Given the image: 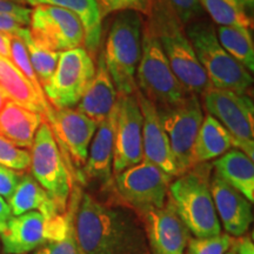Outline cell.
<instances>
[{
  "instance_id": "cell-1",
  "label": "cell",
  "mask_w": 254,
  "mask_h": 254,
  "mask_svg": "<svg viewBox=\"0 0 254 254\" xmlns=\"http://www.w3.org/2000/svg\"><path fill=\"white\" fill-rule=\"evenodd\" d=\"M73 228L80 254H151L138 218L90 193L80 195Z\"/></svg>"
},
{
  "instance_id": "cell-2",
  "label": "cell",
  "mask_w": 254,
  "mask_h": 254,
  "mask_svg": "<svg viewBox=\"0 0 254 254\" xmlns=\"http://www.w3.org/2000/svg\"><path fill=\"white\" fill-rule=\"evenodd\" d=\"M147 21L158 37L178 80L189 93L201 97L211 86L182 24L165 0H153Z\"/></svg>"
},
{
  "instance_id": "cell-3",
  "label": "cell",
  "mask_w": 254,
  "mask_h": 254,
  "mask_svg": "<svg viewBox=\"0 0 254 254\" xmlns=\"http://www.w3.org/2000/svg\"><path fill=\"white\" fill-rule=\"evenodd\" d=\"M212 165L199 164L177 177L168 187V199L190 234L209 238L221 234V226L209 190Z\"/></svg>"
},
{
  "instance_id": "cell-4",
  "label": "cell",
  "mask_w": 254,
  "mask_h": 254,
  "mask_svg": "<svg viewBox=\"0 0 254 254\" xmlns=\"http://www.w3.org/2000/svg\"><path fill=\"white\" fill-rule=\"evenodd\" d=\"M142 26L140 13L124 11L114 17L107 32L101 52L119 95H133L138 90L135 73L141 56Z\"/></svg>"
},
{
  "instance_id": "cell-5",
  "label": "cell",
  "mask_w": 254,
  "mask_h": 254,
  "mask_svg": "<svg viewBox=\"0 0 254 254\" xmlns=\"http://www.w3.org/2000/svg\"><path fill=\"white\" fill-rule=\"evenodd\" d=\"M185 27L186 36L211 86L218 90L246 94L253 84L252 75L220 45L212 23L199 18Z\"/></svg>"
},
{
  "instance_id": "cell-6",
  "label": "cell",
  "mask_w": 254,
  "mask_h": 254,
  "mask_svg": "<svg viewBox=\"0 0 254 254\" xmlns=\"http://www.w3.org/2000/svg\"><path fill=\"white\" fill-rule=\"evenodd\" d=\"M135 81L138 91L158 110L172 107L189 94L172 72L158 37L147 20L142 26L141 56Z\"/></svg>"
},
{
  "instance_id": "cell-7",
  "label": "cell",
  "mask_w": 254,
  "mask_h": 254,
  "mask_svg": "<svg viewBox=\"0 0 254 254\" xmlns=\"http://www.w3.org/2000/svg\"><path fill=\"white\" fill-rule=\"evenodd\" d=\"M71 209L65 213L45 218L39 212L32 211L12 217L7 228L0 236L2 252L5 254H27L40 249L47 243L63 240L73 230V220L77 209L79 194L77 190L71 194Z\"/></svg>"
},
{
  "instance_id": "cell-8",
  "label": "cell",
  "mask_w": 254,
  "mask_h": 254,
  "mask_svg": "<svg viewBox=\"0 0 254 254\" xmlns=\"http://www.w3.org/2000/svg\"><path fill=\"white\" fill-rule=\"evenodd\" d=\"M30 167L32 177L65 213L72 194V173L46 122L41 123L34 135Z\"/></svg>"
},
{
  "instance_id": "cell-9",
  "label": "cell",
  "mask_w": 254,
  "mask_h": 254,
  "mask_svg": "<svg viewBox=\"0 0 254 254\" xmlns=\"http://www.w3.org/2000/svg\"><path fill=\"white\" fill-rule=\"evenodd\" d=\"M207 114L231 135L232 146L254 159V106L247 94L209 87L201 95Z\"/></svg>"
},
{
  "instance_id": "cell-10",
  "label": "cell",
  "mask_w": 254,
  "mask_h": 254,
  "mask_svg": "<svg viewBox=\"0 0 254 254\" xmlns=\"http://www.w3.org/2000/svg\"><path fill=\"white\" fill-rule=\"evenodd\" d=\"M95 74V64L85 47L62 52L55 74L43 86L47 101L55 110L73 109Z\"/></svg>"
},
{
  "instance_id": "cell-11",
  "label": "cell",
  "mask_w": 254,
  "mask_h": 254,
  "mask_svg": "<svg viewBox=\"0 0 254 254\" xmlns=\"http://www.w3.org/2000/svg\"><path fill=\"white\" fill-rule=\"evenodd\" d=\"M158 112L170 141L179 177L195 166L193 146L204 120L202 105L198 95L189 93L179 104L158 110Z\"/></svg>"
},
{
  "instance_id": "cell-12",
  "label": "cell",
  "mask_w": 254,
  "mask_h": 254,
  "mask_svg": "<svg viewBox=\"0 0 254 254\" xmlns=\"http://www.w3.org/2000/svg\"><path fill=\"white\" fill-rule=\"evenodd\" d=\"M171 183L172 177L146 160L116 176V189L120 198L140 217L164 207Z\"/></svg>"
},
{
  "instance_id": "cell-13",
  "label": "cell",
  "mask_w": 254,
  "mask_h": 254,
  "mask_svg": "<svg viewBox=\"0 0 254 254\" xmlns=\"http://www.w3.org/2000/svg\"><path fill=\"white\" fill-rule=\"evenodd\" d=\"M31 39L52 52H65L84 44V28L72 12L49 5L34 6L30 19Z\"/></svg>"
},
{
  "instance_id": "cell-14",
  "label": "cell",
  "mask_w": 254,
  "mask_h": 254,
  "mask_svg": "<svg viewBox=\"0 0 254 254\" xmlns=\"http://www.w3.org/2000/svg\"><path fill=\"white\" fill-rule=\"evenodd\" d=\"M144 160L142 116L133 95H119L114 106V144L112 172L114 177Z\"/></svg>"
},
{
  "instance_id": "cell-15",
  "label": "cell",
  "mask_w": 254,
  "mask_h": 254,
  "mask_svg": "<svg viewBox=\"0 0 254 254\" xmlns=\"http://www.w3.org/2000/svg\"><path fill=\"white\" fill-rule=\"evenodd\" d=\"M45 122L49 124L68 168L73 165V170L81 172L98 123L74 109H53Z\"/></svg>"
},
{
  "instance_id": "cell-16",
  "label": "cell",
  "mask_w": 254,
  "mask_h": 254,
  "mask_svg": "<svg viewBox=\"0 0 254 254\" xmlns=\"http://www.w3.org/2000/svg\"><path fill=\"white\" fill-rule=\"evenodd\" d=\"M141 217L151 254H185L190 233L170 199L167 198L163 208L153 209Z\"/></svg>"
},
{
  "instance_id": "cell-17",
  "label": "cell",
  "mask_w": 254,
  "mask_h": 254,
  "mask_svg": "<svg viewBox=\"0 0 254 254\" xmlns=\"http://www.w3.org/2000/svg\"><path fill=\"white\" fill-rule=\"evenodd\" d=\"M142 116V153L144 160L153 164L170 177L177 178L178 170L170 141L165 132L157 106L140 92H135Z\"/></svg>"
},
{
  "instance_id": "cell-18",
  "label": "cell",
  "mask_w": 254,
  "mask_h": 254,
  "mask_svg": "<svg viewBox=\"0 0 254 254\" xmlns=\"http://www.w3.org/2000/svg\"><path fill=\"white\" fill-rule=\"evenodd\" d=\"M209 190L218 219L226 234L232 238L245 236L253 221L252 204L215 174L209 179Z\"/></svg>"
},
{
  "instance_id": "cell-19",
  "label": "cell",
  "mask_w": 254,
  "mask_h": 254,
  "mask_svg": "<svg viewBox=\"0 0 254 254\" xmlns=\"http://www.w3.org/2000/svg\"><path fill=\"white\" fill-rule=\"evenodd\" d=\"M116 106V105H114ZM114 144V107L106 119L98 124L97 131L92 138L85 166L79 180L98 183L106 187L112 182Z\"/></svg>"
},
{
  "instance_id": "cell-20",
  "label": "cell",
  "mask_w": 254,
  "mask_h": 254,
  "mask_svg": "<svg viewBox=\"0 0 254 254\" xmlns=\"http://www.w3.org/2000/svg\"><path fill=\"white\" fill-rule=\"evenodd\" d=\"M117 99L118 93L105 65L103 52H100L94 77L75 110L99 124L110 116Z\"/></svg>"
},
{
  "instance_id": "cell-21",
  "label": "cell",
  "mask_w": 254,
  "mask_h": 254,
  "mask_svg": "<svg viewBox=\"0 0 254 254\" xmlns=\"http://www.w3.org/2000/svg\"><path fill=\"white\" fill-rule=\"evenodd\" d=\"M26 5H49L72 12L84 28L85 50L93 57L100 46L103 34V14L98 0H26Z\"/></svg>"
},
{
  "instance_id": "cell-22",
  "label": "cell",
  "mask_w": 254,
  "mask_h": 254,
  "mask_svg": "<svg viewBox=\"0 0 254 254\" xmlns=\"http://www.w3.org/2000/svg\"><path fill=\"white\" fill-rule=\"evenodd\" d=\"M0 86L8 95L9 100L24 109L41 114L44 122L52 112L53 107L40 99L26 77L11 60L4 57H0Z\"/></svg>"
},
{
  "instance_id": "cell-23",
  "label": "cell",
  "mask_w": 254,
  "mask_h": 254,
  "mask_svg": "<svg viewBox=\"0 0 254 254\" xmlns=\"http://www.w3.org/2000/svg\"><path fill=\"white\" fill-rule=\"evenodd\" d=\"M43 122L41 114L9 100L0 111V136L27 150L32 147L37 129Z\"/></svg>"
},
{
  "instance_id": "cell-24",
  "label": "cell",
  "mask_w": 254,
  "mask_h": 254,
  "mask_svg": "<svg viewBox=\"0 0 254 254\" xmlns=\"http://www.w3.org/2000/svg\"><path fill=\"white\" fill-rule=\"evenodd\" d=\"M214 174L237 190L252 204L254 201L253 160L239 150H230L213 163Z\"/></svg>"
},
{
  "instance_id": "cell-25",
  "label": "cell",
  "mask_w": 254,
  "mask_h": 254,
  "mask_svg": "<svg viewBox=\"0 0 254 254\" xmlns=\"http://www.w3.org/2000/svg\"><path fill=\"white\" fill-rule=\"evenodd\" d=\"M13 217L27 212H39L45 218L62 214L58 206L31 174H23L17 189L7 200Z\"/></svg>"
},
{
  "instance_id": "cell-26",
  "label": "cell",
  "mask_w": 254,
  "mask_h": 254,
  "mask_svg": "<svg viewBox=\"0 0 254 254\" xmlns=\"http://www.w3.org/2000/svg\"><path fill=\"white\" fill-rule=\"evenodd\" d=\"M232 139L224 126L212 116L205 117L193 146L194 164H206L230 151Z\"/></svg>"
},
{
  "instance_id": "cell-27",
  "label": "cell",
  "mask_w": 254,
  "mask_h": 254,
  "mask_svg": "<svg viewBox=\"0 0 254 254\" xmlns=\"http://www.w3.org/2000/svg\"><path fill=\"white\" fill-rule=\"evenodd\" d=\"M220 45L250 73L254 71V45L250 28L218 26L215 30Z\"/></svg>"
},
{
  "instance_id": "cell-28",
  "label": "cell",
  "mask_w": 254,
  "mask_h": 254,
  "mask_svg": "<svg viewBox=\"0 0 254 254\" xmlns=\"http://www.w3.org/2000/svg\"><path fill=\"white\" fill-rule=\"evenodd\" d=\"M204 11L219 26L252 27V19L236 0H199Z\"/></svg>"
},
{
  "instance_id": "cell-29",
  "label": "cell",
  "mask_w": 254,
  "mask_h": 254,
  "mask_svg": "<svg viewBox=\"0 0 254 254\" xmlns=\"http://www.w3.org/2000/svg\"><path fill=\"white\" fill-rule=\"evenodd\" d=\"M18 39L23 41L25 46H26L28 58H30L33 71L36 73L41 86H44V85H46L51 80L52 75L55 74L60 53L52 52V51L41 49V47L37 46L32 41L30 30L27 27L23 31V33H21V36Z\"/></svg>"
},
{
  "instance_id": "cell-30",
  "label": "cell",
  "mask_w": 254,
  "mask_h": 254,
  "mask_svg": "<svg viewBox=\"0 0 254 254\" xmlns=\"http://www.w3.org/2000/svg\"><path fill=\"white\" fill-rule=\"evenodd\" d=\"M9 60H11V62L19 68V71L26 77L27 80L30 81V84L32 85V87L36 91V93L39 95L40 99L45 104H49L45 94H44L43 86H41L39 80H38L36 73H34L33 67H32L31 65L26 46H25L23 41L15 37H11V58H9Z\"/></svg>"
},
{
  "instance_id": "cell-31",
  "label": "cell",
  "mask_w": 254,
  "mask_h": 254,
  "mask_svg": "<svg viewBox=\"0 0 254 254\" xmlns=\"http://www.w3.org/2000/svg\"><path fill=\"white\" fill-rule=\"evenodd\" d=\"M234 239L228 234H219L209 238H190L185 254H226Z\"/></svg>"
},
{
  "instance_id": "cell-32",
  "label": "cell",
  "mask_w": 254,
  "mask_h": 254,
  "mask_svg": "<svg viewBox=\"0 0 254 254\" xmlns=\"http://www.w3.org/2000/svg\"><path fill=\"white\" fill-rule=\"evenodd\" d=\"M31 153L18 147L13 142L0 136V165L11 170L23 172L30 168Z\"/></svg>"
},
{
  "instance_id": "cell-33",
  "label": "cell",
  "mask_w": 254,
  "mask_h": 254,
  "mask_svg": "<svg viewBox=\"0 0 254 254\" xmlns=\"http://www.w3.org/2000/svg\"><path fill=\"white\" fill-rule=\"evenodd\" d=\"M103 17L124 11H134L141 15L151 14L153 0H98Z\"/></svg>"
},
{
  "instance_id": "cell-34",
  "label": "cell",
  "mask_w": 254,
  "mask_h": 254,
  "mask_svg": "<svg viewBox=\"0 0 254 254\" xmlns=\"http://www.w3.org/2000/svg\"><path fill=\"white\" fill-rule=\"evenodd\" d=\"M184 27L193 20L201 18L202 9L199 0H165Z\"/></svg>"
},
{
  "instance_id": "cell-35",
  "label": "cell",
  "mask_w": 254,
  "mask_h": 254,
  "mask_svg": "<svg viewBox=\"0 0 254 254\" xmlns=\"http://www.w3.org/2000/svg\"><path fill=\"white\" fill-rule=\"evenodd\" d=\"M32 254H80L74 237V228L63 240L47 243Z\"/></svg>"
},
{
  "instance_id": "cell-36",
  "label": "cell",
  "mask_w": 254,
  "mask_h": 254,
  "mask_svg": "<svg viewBox=\"0 0 254 254\" xmlns=\"http://www.w3.org/2000/svg\"><path fill=\"white\" fill-rule=\"evenodd\" d=\"M21 177H23V173L0 165V196L5 200L11 198Z\"/></svg>"
},
{
  "instance_id": "cell-37",
  "label": "cell",
  "mask_w": 254,
  "mask_h": 254,
  "mask_svg": "<svg viewBox=\"0 0 254 254\" xmlns=\"http://www.w3.org/2000/svg\"><path fill=\"white\" fill-rule=\"evenodd\" d=\"M32 8L26 7L24 5L15 4L9 0H0V14L9 15L19 21L23 26L26 27L30 25Z\"/></svg>"
},
{
  "instance_id": "cell-38",
  "label": "cell",
  "mask_w": 254,
  "mask_h": 254,
  "mask_svg": "<svg viewBox=\"0 0 254 254\" xmlns=\"http://www.w3.org/2000/svg\"><path fill=\"white\" fill-rule=\"evenodd\" d=\"M25 28L26 27L23 26L14 18L9 17V15L0 14V32H2V33L8 34L11 37L19 38Z\"/></svg>"
},
{
  "instance_id": "cell-39",
  "label": "cell",
  "mask_w": 254,
  "mask_h": 254,
  "mask_svg": "<svg viewBox=\"0 0 254 254\" xmlns=\"http://www.w3.org/2000/svg\"><path fill=\"white\" fill-rule=\"evenodd\" d=\"M233 246V251L236 254H254L253 241L249 236L237 238V240H234Z\"/></svg>"
},
{
  "instance_id": "cell-40",
  "label": "cell",
  "mask_w": 254,
  "mask_h": 254,
  "mask_svg": "<svg viewBox=\"0 0 254 254\" xmlns=\"http://www.w3.org/2000/svg\"><path fill=\"white\" fill-rule=\"evenodd\" d=\"M12 217H13V214H12L8 202L0 196V236L6 231Z\"/></svg>"
},
{
  "instance_id": "cell-41",
  "label": "cell",
  "mask_w": 254,
  "mask_h": 254,
  "mask_svg": "<svg viewBox=\"0 0 254 254\" xmlns=\"http://www.w3.org/2000/svg\"><path fill=\"white\" fill-rule=\"evenodd\" d=\"M0 57L11 58V36L0 32Z\"/></svg>"
},
{
  "instance_id": "cell-42",
  "label": "cell",
  "mask_w": 254,
  "mask_h": 254,
  "mask_svg": "<svg viewBox=\"0 0 254 254\" xmlns=\"http://www.w3.org/2000/svg\"><path fill=\"white\" fill-rule=\"evenodd\" d=\"M236 1L239 4L241 7H243L245 11L249 13V12L253 11L254 8V0H236Z\"/></svg>"
},
{
  "instance_id": "cell-43",
  "label": "cell",
  "mask_w": 254,
  "mask_h": 254,
  "mask_svg": "<svg viewBox=\"0 0 254 254\" xmlns=\"http://www.w3.org/2000/svg\"><path fill=\"white\" fill-rule=\"evenodd\" d=\"M7 101H9L8 95L6 94V92H5L4 90H2L1 86H0V111L2 110V107L5 106Z\"/></svg>"
},
{
  "instance_id": "cell-44",
  "label": "cell",
  "mask_w": 254,
  "mask_h": 254,
  "mask_svg": "<svg viewBox=\"0 0 254 254\" xmlns=\"http://www.w3.org/2000/svg\"><path fill=\"white\" fill-rule=\"evenodd\" d=\"M9 1H13V2H15V4L26 6V0H9Z\"/></svg>"
},
{
  "instance_id": "cell-45",
  "label": "cell",
  "mask_w": 254,
  "mask_h": 254,
  "mask_svg": "<svg viewBox=\"0 0 254 254\" xmlns=\"http://www.w3.org/2000/svg\"><path fill=\"white\" fill-rule=\"evenodd\" d=\"M226 254H236V252H234V251H228Z\"/></svg>"
}]
</instances>
